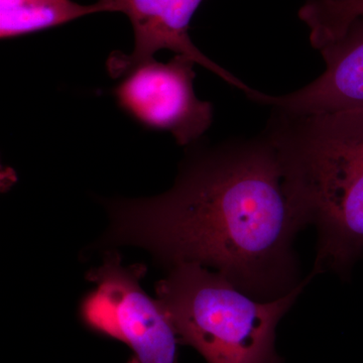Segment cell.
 I'll return each mask as SVG.
<instances>
[{"label":"cell","mask_w":363,"mask_h":363,"mask_svg":"<svg viewBox=\"0 0 363 363\" xmlns=\"http://www.w3.org/2000/svg\"><path fill=\"white\" fill-rule=\"evenodd\" d=\"M262 135L303 228L317 231L313 278L345 276L363 257V111L292 114L272 109Z\"/></svg>","instance_id":"2"},{"label":"cell","mask_w":363,"mask_h":363,"mask_svg":"<svg viewBox=\"0 0 363 363\" xmlns=\"http://www.w3.org/2000/svg\"><path fill=\"white\" fill-rule=\"evenodd\" d=\"M105 245H138L172 269H214L260 301L305 279L294 242L303 229L289 204L274 147L262 133L189 145L164 194L107 204Z\"/></svg>","instance_id":"1"},{"label":"cell","mask_w":363,"mask_h":363,"mask_svg":"<svg viewBox=\"0 0 363 363\" xmlns=\"http://www.w3.org/2000/svg\"><path fill=\"white\" fill-rule=\"evenodd\" d=\"M105 13L101 2L82 6L72 0H0V37L7 40Z\"/></svg>","instance_id":"8"},{"label":"cell","mask_w":363,"mask_h":363,"mask_svg":"<svg viewBox=\"0 0 363 363\" xmlns=\"http://www.w3.org/2000/svg\"><path fill=\"white\" fill-rule=\"evenodd\" d=\"M169 271L157 284V300L180 344L195 348L208 363H283L276 350L277 327L311 274L288 295L260 301L199 264H178Z\"/></svg>","instance_id":"3"},{"label":"cell","mask_w":363,"mask_h":363,"mask_svg":"<svg viewBox=\"0 0 363 363\" xmlns=\"http://www.w3.org/2000/svg\"><path fill=\"white\" fill-rule=\"evenodd\" d=\"M319 52L326 68L309 84L285 95L252 89L247 97L292 114L363 111V13Z\"/></svg>","instance_id":"7"},{"label":"cell","mask_w":363,"mask_h":363,"mask_svg":"<svg viewBox=\"0 0 363 363\" xmlns=\"http://www.w3.org/2000/svg\"><path fill=\"white\" fill-rule=\"evenodd\" d=\"M194 60L176 55L150 60L123 76L114 89L124 112L149 130L168 131L177 143L199 142L213 121V107L196 96Z\"/></svg>","instance_id":"5"},{"label":"cell","mask_w":363,"mask_h":363,"mask_svg":"<svg viewBox=\"0 0 363 363\" xmlns=\"http://www.w3.org/2000/svg\"><path fill=\"white\" fill-rule=\"evenodd\" d=\"M362 13L363 0H308L298 11V18L309 28L310 43L318 50L338 37Z\"/></svg>","instance_id":"9"},{"label":"cell","mask_w":363,"mask_h":363,"mask_svg":"<svg viewBox=\"0 0 363 363\" xmlns=\"http://www.w3.org/2000/svg\"><path fill=\"white\" fill-rule=\"evenodd\" d=\"M147 267H124L121 255L107 252L87 279L96 284L80 307L91 330L123 341L133 351L128 363H178L179 338L159 301L140 286Z\"/></svg>","instance_id":"4"},{"label":"cell","mask_w":363,"mask_h":363,"mask_svg":"<svg viewBox=\"0 0 363 363\" xmlns=\"http://www.w3.org/2000/svg\"><path fill=\"white\" fill-rule=\"evenodd\" d=\"M109 13L130 18L135 35L130 55L112 54L107 61L112 77H123L135 67L154 59L155 52L169 50L194 60L228 84L245 92L252 88L203 54L189 35L191 20L203 0H99Z\"/></svg>","instance_id":"6"}]
</instances>
